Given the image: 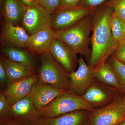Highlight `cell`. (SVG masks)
I'll return each mask as SVG.
<instances>
[{"label":"cell","instance_id":"4fadbf2b","mask_svg":"<svg viewBox=\"0 0 125 125\" xmlns=\"http://www.w3.org/2000/svg\"><path fill=\"white\" fill-rule=\"evenodd\" d=\"M49 52L55 60L64 68L68 74L75 71L79 59L77 55L63 41L56 38Z\"/></svg>","mask_w":125,"mask_h":125},{"label":"cell","instance_id":"277c9868","mask_svg":"<svg viewBox=\"0 0 125 125\" xmlns=\"http://www.w3.org/2000/svg\"><path fill=\"white\" fill-rule=\"evenodd\" d=\"M94 109L82 97L68 89L40 111L41 118H52L76 110Z\"/></svg>","mask_w":125,"mask_h":125},{"label":"cell","instance_id":"ffe728a7","mask_svg":"<svg viewBox=\"0 0 125 125\" xmlns=\"http://www.w3.org/2000/svg\"><path fill=\"white\" fill-rule=\"evenodd\" d=\"M94 77L106 85L119 90V82L115 72L107 62L96 70L93 71Z\"/></svg>","mask_w":125,"mask_h":125},{"label":"cell","instance_id":"e0dca14e","mask_svg":"<svg viewBox=\"0 0 125 125\" xmlns=\"http://www.w3.org/2000/svg\"><path fill=\"white\" fill-rule=\"evenodd\" d=\"M11 107L14 118L36 122L41 118L40 110L27 97L16 102Z\"/></svg>","mask_w":125,"mask_h":125},{"label":"cell","instance_id":"603a6c76","mask_svg":"<svg viewBox=\"0 0 125 125\" xmlns=\"http://www.w3.org/2000/svg\"><path fill=\"white\" fill-rule=\"evenodd\" d=\"M11 106L8 103L5 97L0 92V120H9L14 118Z\"/></svg>","mask_w":125,"mask_h":125},{"label":"cell","instance_id":"2e32d148","mask_svg":"<svg viewBox=\"0 0 125 125\" xmlns=\"http://www.w3.org/2000/svg\"><path fill=\"white\" fill-rule=\"evenodd\" d=\"M0 6L4 22L14 25L21 22L27 9L19 0H2Z\"/></svg>","mask_w":125,"mask_h":125},{"label":"cell","instance_id":"7c38bea8","mask_svg":"<svg viewBox=\"0 0 125 125\" xmlns=\"http://www.w3.org/2000/svg\"><path fill=\"white\" fill-rule=\"evenodd\" d=\"M90 111L80 109L52 118H41L34 125H89Z\"/></svg>","mask_w":125,"mask_h":125},{"label":"cell","instance_id":"d6986e66","mask_svg":"<svg viewBox=\"0 0 125 125\" xmlns=\"http://www.w3.org/2000/svg\"><path fill=\"white\" fill-rule=\"evenodd\" d=\"M0 51L1 55L9 60L36 71V63L34 56L24 48L1 46Z\"/></svg>","mask_w":125,"mask_h":125},{"label":"cell","instance_id":"4316f807","mask_svg":"<svg viewBox=\"0 0 125 125\" xmlns=\"http://www.w3.org/2000/svg\"><path fill=\"white\" fill-rule=\"evenodd\" d=\"M11 84L8 78L3 62L0 60V92Z\"/></svg>","mask_w":125,"mask_h":125},{"label":"cell","instance_id":"7a4b0ae2","mask_svg":"<svg viewBox=\"0 0 125 125\" xmlns=\"http://www.w3.org/2000/svg\"><path fill=\"white\" fill-rule=\"evenodd\" d=\"M92 14L86 16L67 29L57 31V37L63 41L76 55L80 54L89 61L92 32Z\"/></svg>","mask_w":125,"mask_h":125},{"label":"cell","instance_id":"5bb4252c","mask_svg":"<svg viewBox=\"0 0 125 125\" xmlns=\"http://www.w3.org/2000/svg\"><path fill=\"white\" fill-rule=\"evenodd\" d=\"M29 37L21 26L2 23L0 36L1 46L24 49Z\"/></svg>","mask_w":125,"mask_h":125},{"label":"cell","instance_id":"484cf974","mask_svg":"<svg viewBox=\"0 0 125 125\" xmlns=\"http://www.w3.org/2000/svg\"><path fill=\"white\" fill-rule=\"evenodd\" d=\"M111 56L125 65V40L118 43L116 49Z\"/></svg>","mask_w":125,"mask_h":125},{"label":"cell","instance_id":"6da1fadb","mask_svg":"<svg viewBox=\"0 0 125 125\" xmlns=\"http://www.w3.org/2000/svg\"><path fill=\"white\" fill-rule=\"evenodd\" d=\"M113 11L111 7L104 5L92 14L91 53L88 64L93 71L106 62L118 46L111 29Z\"/></svg>","mask_w":125,"mask_h":125},{"label":"cell","instance_id":"cb8c5ba5","mask_svg":"<svg viewBox=\"0 0 125 125\" xmlns=\"http://www.w3.org/2000/svg\"><path fill=\"white\" fill-rule=\"evenodd\" d=\"M104 5L112 8L125 22V0H110Z\"/></svg>","mask_w":125,"mask_h":125},{"label":"cell","instance_id":"f1b7e54d","mask_svg":"<svg viewBox=\"0 0 125 125\" xmlns=\"http://www.w3.org/2000/svg\"><path fill=\"white\" fill-rule=\"evenodd\" d=\"M36 122L14 118L11 120H0V125H34Z\"/></svg>","mask_w":125,"mask_h":125},{"label":"cell","instance_id":"52a82bcc","mask_svg":"<svg viewBox=\"0 0 125 125\" xmlns=\"http://www.w3.org/2000/svg\"><path fill=\"white\" fill-rule=\"evenodd\" d=\"M120 95L118 90L94 78L82 97L94 109H98L111 104Z\"/></svg>","mask_w":125,"mask_h":125},{"label":"cell","instance_id":"8992f818","mask_svg":"<svg viewBox=\"0 0 125 125\" xmlns=\"http://www.w3.org/2000/svg\"><path fill=\"white\" fill-rule=\"evenodd\" d=\"M125 118V105L120 95L104 107L90 111L89 125H117Z\"/></svg>","mask_w":125,"mask_h":125},{"label":"cell","instance_id":"d4e9b609","mask_svg":"<svg viewBox=\"0 0 125 125\" xmlns=\"http://www.w3.org/2000/svg\"><path fill=\"white\" fill-rule=\"evenodd\" d=\"M37 2L53 13L61 9L60 0H37Z\"/></svg>","mask_w":125,"mask_h":125},{"label":"cell","instance_id":"4dcf8cb0","mask_svg":"<svg viewBox=\"0 0 125 125\" xmlns=\"http://www.w3.org/2000/svg\"><path fill=\"white\" fill-rule=\"evenodd\" d=\"M27 7L31 6L37 2V0H19Z\"/></svg>","mask_w":125,"mask_h":125},{"label":"cell","instance_id":"9a60e30c","mask_svg":"<svg viewBox=\"0 0 125 125\" xmlns=\"http://www.w3.org/2000/svg\"><path fill=\"white\" fill-rule=\"evenodd\" d=\"M39 80L37 74L21 80L11 83L9 87L1 91L6 101L10 106L16 102L27 97L31 88L34 83Z\"/></svg>","mask_w":125,"mask_h":125},{"label":"cell","instance_id":"ba28073f","mask_svg":"<svg viewBox=\"0 0 125 125\" xmlns=\"http://www.w3.org/2000/svg\"><path fill=\"white\" fill-rule=\"evenodd\" d=\"M97 9L77 7L61 10L54 13L52 28L56 31L70 28L83 18L93 14Z\"/></svg>","mask_w":125,"mask_h":125},{"label":"cell","instance_id":"ac0fdd59","mask_svg":"<svg viewBox=\"0 0 125 125\" xmlns=\"http://www.w3.org/2000/svg\"><path fill=\"white\" fill-rule=\"evenodd\" d=\"M0 60L3 62L7 76L11 83L38 74L36 71L10 60L2 55Z\"/></svg>","mask_w":125,"mask_h":125},{"label":"cell","instance_id":"8fae6325","mask_svg":"<svg viewBox=\"0 0 125 125\" xmlns=\"http://www.w3.org/2000/svg\"><path fill=\"white\" fill-rule=\"evenodd\" d=\"M56 34L57 31L52 28L38 31L29 36L24 49L34 56L49 51Z\"/></svg>","mask_w":125,"mask_h":125},{"label":"cell","instance_id":"e575fe53","mask_svg":"<svg viewBox=\"0 0 125 125\" xmlns=\"http://www.w3.org/2000/svg\"></svg>","mask_w":125,"mask_h":125},{"label":"cell","instance_id":"1f68e13d","mask_svg":"<svg viewBox=\"0 0 125 125\" xmlns=\"http://www.w3.org/2000/svg\"><path fill=\"white\" fill-rule=\"evenodd\" d=\"M117 125H125V118L118 123Z\"/></svg>","mask_w":125,"mask_h":125},{"label":"cell","instance_id":"5b68a950","mask_svg":"<svg viewBox=\"0 0 125 125\" xmlns=\"http://www.w3.org/2000/svg\"><path fill=\"white\" fill-rule=\"evenodd\" d=\"M54 13L36 3L27 7L21 21L22 27L31 36L38 31L52 28Z\"/></svg>","mask_w":125,"mask_h":125},{"label":"cell","instance_id":"f546056e","mask_svg":"<svg viewBox=\"0 0 125 125\" xmlns=\"http://www.w3.org/2000/svg\"><path fill=\"white\" fill-rule=\"evenodd\" d=\"M81 0H60L61 10L77 7Z\"/></svg>","mask_w":125,"mask_h":125},{"label":"cell","instance_id":"7402d4cb","mask_svg":"<svg viewBox=\"0 0 125 125\" xmlns=\"http://www.w3.org/2000/svg\"><path fill=\"white\" fill-rule=\"evenodd\" d=\"M107 62L111 65L115 72L119 82L120 94L125 95V65L111 56Z\"/></svg>","mask_w":125,"mask_h":125},{"label":"cell","instance_id":"3957f363","mask_svg":"<svg viewBox=\"0 0 125 125\" xmlns=\"http://www.w3.org/2000/svg\"><path fill=\"white\" fill-rule=\"evenodd\" d=\"M39 56L40 60L38 73L39 80L57 88L69 89L70 83L69 74L50 52H45Z\"/></svg>","mask_w":125,"mask_h":125},{"label":"cell","instance_id":"83f0119b","mask_svg":"<svg viewBox=\"0 0 125 125\" xmlns=\"http://www.w3.org/2000/svg\"><path fill=\"white\" fill-rule=\"evenodd\" d=\"M107 0H81L78 7L89 9H97V7Z\"/></svg>","mask_w":125,"mask_h":125},{"label":"cell","instance_id":"d6a6232c","mask_svg":"<svg viewBox=\"0 0 125 125\" xmlns=\"http://www.w3.org/2000/svg\"><path fill=\"white\" fill-rule=\"evenodd\" d=\"M122 99H123V102H124L125 105V95H122Z\"/></svg>","mask_w":125,"mask_h":125},{"label":"cell","instance_id":"836d02e7","mask_svg":"<svg viewBox=\"0 0 125 125\" xmlns=\"http://www.w3.org/2000/svg\"><path fill=\"white\" fill-rule=\"evenodd\" d=\"M2 0H0V3H1V1H2Z\"/></svg>","mask_w":125,"mask_h":125},{"label":"cell","instance_id":"44dd1931","mask_svg":"<svg viewBox=\"0 0 125 125\" xmlns=\"http://www.w3.org/2000/svg\"><path fill=\"white\" fill-rule=\"evenodd\" d=\"M111 29L114 40L119 43L125 40V22L113 11L111 17Z\"/></svg>","mask_w":125,"mask_h":125},{"label":"cell","instance_id":"30bf717a","mask_svg":"<svg viewBox=\"0 0 125 125\" xmlns=\"http://www.w3.org/2000/svg\"><path fill=\"white\" fill-rule=\"evenodd\" d=\"M79 65L76 71L69 74L70 83L69 89L78 96L85 94L94 79L93 70L85 62L83 56L78 59Z\"/></svg>","mask_w":125,"mask_h":125},{"label":"cell","instance_id":"9c48e42d","mask_svg":"<svg viewBox=\"0 0 125 125\" xmlns=\"http://www.w3.org/2000/svg\"><path fill=\"white\" fill-rule=\"evenodd\" d=\"M66 89H60L38 80L31 88L27 97L38 110L46 107Z\"/></svg>","mask_w":125,"mask_h":125}]
</instances>
